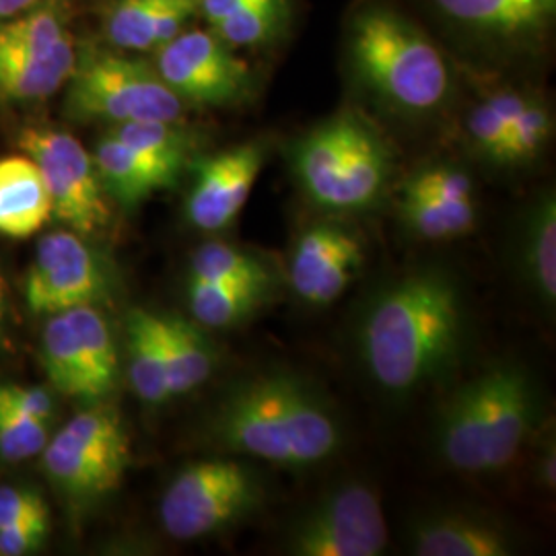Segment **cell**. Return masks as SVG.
Wrapping results in <instances>:
<instances>
[{
  "instance_id": "ab89813d",
  "label": "cell",
  "mask_w": 556,
  "mask_h": 556,
  "mask_svg": "<svg viewBox=\"0 0 556 556\" xmlns=\"http://www.w3.org/2000/svg\"><path fill=\"white\" fill-rule=\"evenodd\" d=\"M536 477L542 486L555 489L556 484V452L555 443H546L540 452L536 462Z\"/></svg>"
},
{
  "instance_id": "8fae6325",
  "label": "cell",
  "mask_w": 556,
  "mask_h": 556,
  "mask_svg": "<svg viewBox=\"0 0 556 556\" xmlns=\"http://www.w3.org/2000/svg\"><path fill=\"white\" fill-rule=\"evenodd\" d=\"M397 217L410 236L447 241L468 236L477 227L475 181L452 163H431L404 179Z\"/></svg>"
},
{
  "instance_id": "4fadbf2b",
  "label": "cell",
  "mask_w": 556,
  "mask_h": 556,
  "mask_svg": "<svg viewBox=\"0 0 556 556\" xmlns=\"http://www.w3.org/2000/svg\"><path fill=\"white\" fill-rule=\"evenodd\" d=\"M363 245L349 227L321 220L299 236L289 260V282L303 303H334L363 270Z\"/></svg>"
},
{
  "instance_id": "8992f818",
  "label": "cell",
  "mask_w": 556,
  "mask_h": 556,
  "mask_svg": "<svg viewBox=\"0 0 556 556\" xmlns=\"http://www.w3.org/2000/svg\"><path fill=\"white\" fill-rule=\"evenodd\" d=\"M68 80V110L80 119L179 122L184 112V101L157 71L137 60L96 54L75 66Z\"/></svg>"
},
{
  "instance_id": "8d00e7d4",
  "label": "cell",
  "mask_w": 556,
  "mask_h": 556,
  "mask_svg": "<svg viewBox=\"0 0 556 556\" xmlns=\"http://www.w3.org/2000/svg\"><path fill=\"white\" fill-rule=\"evenodd\" d=\"M48 534V517H34L0 530V556H21L36 551Z\"/></svg>"
},
{
  "instance_id": "7402d4cb",
  "label": "cell",
  "mask_w": 556,
  "mask_h": 556,
  "mask_svg": "<svg viewBox=\"0 0 556 556\" xmlns=\"http://www.w3.org/2000/svg\"><path fill=\"white\" fill-rule=\"evenodd\" d=\"M75 66V43L68 34L41 52H0V98L43 100L71 79Z\"/></svg>"
},
{
  "instance_id": "6da1fadb",
  "label": "cell",
  "mask_w": 556,
  "mask_h": 556,
  "mask_svg": "<svg viewBox=\"0 0 556 556\" xmlns=\"http://www.w3.org/2000/svg\"><path fill=\"white\" fill-rule=\"evenodd\" d=\"M464 326L456 278L439 268L415 270L367 305L358 324V357L381 390L408 394L452 369Z\"/></svg>"
},
{
  "instance_id": "cb8c5ba5",
  "label": "cell",
  "mask_w": 556,
  "mask_h": 556,
  "mask_svg": "<svg viewBox=\"0 0 556 556\" xmlns=\"http://www.w3.org/2000/svg\"><path fill=\"white\" fill-rule=\"evenodd\" d=\"M163 353L169 396L200 388L215 369V351L197 324L176 316H161Z\"/></svg>"
},
{
  "instance_id": "1f68e13d",
  "label": "cell",
  "mask_w": 556,
  "mask_h": 556,
  "mask_svg": "<svg viewBox=\"0 0 556 556\" xmlns=\"http://www.w3.org/2000/svg\"><path fill=\"white\" fill-rule=\"evenodd\" d=\"M289 17V0H258L236 15L213 25L227 46L256 48L275 40Z\"/></svg>"
},
{
  "instance_id": "ffe728a7",
  "label": "cell",
  "mask_w": 556,
  "mask_h": 556,
  "mask_svg": "<svg viewBox=\"0 0 556 556\" xmlns=\"http://www.w3.org/2000/svg\"><path fill=\"white\" fill-rule=\"evenodd\" d=\"M517 264L534 298L555 309L556 202L553 192L540 194L526 211L517 231Z\"/></svg>"
},
{
  "instance_id": "d6986e66",
  "label": "cell",
  "mask_w": 556,
  "mask_h": 556,
  "mask_svg": "<svg viewBox=\"0 0 556 556\" xmlns=\"http://www.w3.org/2000/svg\"><path fill=\"white\" fill-rule=\"evenodd\" d=\"M197 13L199 0H116L105 20V36L122 50H160Z\"/></svg>"
},
{
  "instance_id": "d4e9b609",
  "label": "cell",
  "mask_w": 556,
  "mask_h": 556,
  "mask_svg": "<svg viewBox=\"0 0 556 556\" xmlns=\"http://www.w3.org/2000/svg\"><path fill=\"white\" fill-rule=\"evenodd\" d=\"M128 355H130V383L142 402L163 404L169 400L163 328L160 314L147 309H132L128 314Z\"/></svg>"
},
{
  "instance_id": "4316f807",
  "label": "cell",
  "mask_w": 556,
  "mask_h": 556,
  "mask_svg": "<svg viewBox=\"0 0 556 556\" xmlns=\"http://www.w3.org/2000/svg\"><path fill=\"white\" fill-rule=\"evenodd\" d=\"M62 314L68 318L79 340L87 378L91 386V397L93 402L103 400L114 390L118 376V355L110 326L91 305H79Z\"/></svg>"
},
{
  "instance_id": "3957f363",
  "label": "cell",
  "mask_w": 556,
  "mask_h": 556,
  "mask_svg": "<svg viewBox=\"0 0 556 556\" xmlns=\"http://www.w3.org/2000/svg\"><path fill=\"white\" fill-rule=\"evenodd\" d=\"M346 54L358 85L396 116L431 118L452 98L454 75L441 48L386 0L358 4Z\"/></svg>"
},
{
  "instance_id": "30bf717a",
  "label": "cell",
  "mask_w": 556,
  "mask_h": 556,
  "mask_svg": "<svg viewBox=\"0 0 556 556\" xmlns=\"http://www.w3.org/2000/svg\"><path fill=\"white\" fill-rule=\"evenodd\" d=\"M157 75L181 101L236 108L252 98L250 66L215 31H181L157 50Z\"/></svg>"
},
{
  "instance_id": "d6a6232c",
  "label": "cell",
  "mask_w": 556,
  "mask_h": 556,
  "mask_svg": "<svg viewBox=\"0 0 556 556\" xmlns=\"http://www.w3.org/2000/svg\"><path fill=\"white\" fill-rule=\"evenodd\" d=\"M553 137V116L542 101L530 96L507 128L503 167H519L536 161Z\"/></svg>"
},
{
  "instance_id": "e0dca14e",
  "label": "cell",
  "mask_w": 556,
  "mask_h": 556,
  "mask_svg": "<svg viewBox=\"0 0 556 556\" xmlns=\"http://www.w3.org/2000/svg\"><path fill=\"white\" fill-rule=\"evenodd\" d=\"M410 553L418 556H507L516 553L509 532L489 517L466 511L429 514L408 530Z\"/></svg>"
},
{
  "instance_id": "7c38bea8",
  "label": "cell",
  "mask_w": 556,
  "mask_h": 556,
  "mask_svg": "<svg viewBox=\"0 0 556 556\" xmlns=\"http://www.w3.org/2000/svg\"><path fill=\"white\" fill-rule=\"evenodd\" d=\"M105 295V277L87 243L59 231L40 241L29 270L25 298L36 314H62L79 305H91Z\"/></svg>"
},
{
  "instance_id": "836d02e7",
  "label": "cell",
  "mask_w": 556,
  "mask_h": 556,
  "mask_svg": "<svg viewBox=\"0 0 556 556\" xmlns=\"http://www.w3.org/2000/svg\"><path fill=\"white\" fill-rule=\"evenodd\" d=\"M68 31L64 29L60 15L46 9H29L25 15L11 17L7 23H0V52H41L62 40Z\"/></svg>"
},
{
  "instance_id": "2e32d148",
  "label": "cell",
  "mask_w": 556,
  "mask_h": 556,
  "mask_svg": "<svg viewBox=\"0 0 556 556\" xmlns=\"http://www.w3.org/2000/svg\"><path fill=\"white\" fill-rule=\"evenodd\" d=\"M439 15L475 40L503 46H534L556 15V0H431Z\"/></svg>"
},
{
  "instance_id": "484cf974",
  "label": "cell",
  "mask_w": 556,
  "mask_h": 556,
  "mask_svg": "<svg viewBox=\"0 0 556 556\" xmlns=\"http://www.w3.org/2000/svg\"><path fill=\"white\" fill-rule=\"evenodd\" d=\"M270 291L206 278H188L190 314L206 328H233L252 318Z\"/></svg>"
},
{
  "instance_id": "9c48e42d",
  "label": "cell",
  "mask_w": 556,
  "mask_h": 556,
  "mask_svg": "<svg viewBox=\"0 0 556 556\" xmlns=\"http://www.w3.org/2000/svg\"><path fill=\"white\" fill-rule=\"evenodd\" d=\"M20 142L38 165L52 213L62 223L83 236L98 233L110 223V206L96 163L79 140L60 130L29 128Z\"/></svg>"
},
{
  "instance_id": "83f0119b",
  "label": "cell",
  "mask_w": 556,
  "mask_h": 556,
  "mask_svg": "<svg viewBox=\"0 0 556 556\" xmlns=\"http://www.w3.org/2000/svg\"><path fill=\"white\" fill-rule=\"evenodd\" d=\"M530 96L517 89H498L472 108L466 118V139L480 160L503 167L507 128Z\"/></svg>"
},
{
  "instance_id": "74e56055",
  "label": "cell",
  "mask_w": 556,
  "mask_h": 556,
  "mask_svg": "<svg viewBox=\"0 0 556 556\" xmlns=\"http://www.w3.org/2000/svg\"><path fill=\"white\" fill-rule=\"evenodd\" d=\"M0 396L11 402L15 408L27 413L29 417L38 418L46 422L52 415V400L38 388H21V386H9L0 383Z\"/></svg>"
},
{
  "instance_id": "d590c367",
  "label": "cell",
  "mask_w": 556,
  "mask_h": 556,
  "mask_svg": "<svg viewBox=\"0 0 556 556\" xmlns=\"http://www.w3.org/2000/svg\"><path fill=\"white\" fill-rule=\"evenodd\" d=\"M34 517H48V509L38 493L0 486V530Z\"/></svg>"
},
{
  "instance_id": "5bb4252c",
  "label": "cell",
  "mask_w": 556,
  "mask_h": 556,
  "mask_svg": "<svg viewBox=\"0 0 556 556\" xmlns=\"http://www.w3.org/2000/svg\"><path fill=\"white\" fill-rule=\"evenodd\" d=\"M266 161V144L250 140L199 161L188 219L200 231H223L238 219Z\"/></svg>"
},
{
  "instance_id": "ac0fdd59",
  "label": "cell",
  "mask_w": 556,
  "mask_h": 556,
  "mask_svg": "<svg viewBox=\"0 0 556 556\" xmlns=\"http://www.w3.org/2000/svg\"><path fill=\"white\" fill-rule=\"evenodd\" d=\"M497 367L486 472H497L514 462L540 417V397L532 376L517 363H497Z\"/></svg>"
},
{
  "instance_id": "ba28073f",
  "label": "cell",
  "mask_w": 556,
  "mask_h": 556,
  "mask_svg": "<svg viewBox=\"0 0 556 556\" xmlns=\"http://www.w3.org/2000/svg\"><path fill=\"white\" fill-rule=\"evenodd\" d=\"M388 528L376 491L349 482L328 491L289 528L287 553L295 556H378Z\"/></svg>"
},
{
  "instance_id": "60d3db41",
  "label": "cell",
  "mask_w": 556,
  "mask_h": 556,
  "mask_svg": "<svg viewBox=\"0 0 556 556\" xmlns=\"http://www.w3.org/2000/svg\"><path fill=\"white\" fill-rule=\"evenodd\" d=\"M40 0H0V20H11L34 9Z\"/></svg>"
},
{
  "instance_id": "f546056e",
  "label": "cell",
  "mask_w": 556,
  "mask_h": 556,
  "mask_svg": "<svg viewBox=\"0 0 556 556\" xmlns=\"http://www.w3.org/2000/svg\"><path fill=\"white\" fill-rule=\"evenodd\" d=\"M190 277L250 285L266 291L275 287V275L268 262L225 241H206L200 245L190 260Z\"/></svg>"
},
{
  "instance_id": "5b68a950",
  "label": "cell",
  "mask_w": 556,
  "mask_h": 556,
  "mask_svg": "<svg viewBox=\"0 0 556 556\" xmlns=\"http://www.w3.org/2000/svg\"><path fill=\"white\" fill-rule=\"evenodd\" d=\"M262 501L264 489L254 468L233 457L200 459L169 482L161 498V523L176 540H199L248 519Z\"/></svg>"
},
{
  "instance_id": "f35d334b",
  "label": "cell",
  "mask_w": 556,
  "mask_h": 556,
  "mask_svg": "<svg viewBox=\"0 0 556 556\" xmlns=\"http://www.w3.org/2000/svg\"><path fill=\"white\" fill-rule=\"evenodd\" d=\"M258 0H199V11L208 20L211 25L236 15Z\"/></svg>"
},
{
  "instance_id": "b9f144b4",
  "label": "cell",
  "mask_w": 556,
  "mask_h": 556,
  "mask_svg": "<svg viewBox=\"0 0 556 556\" xmlns=\"http://www.w3.org/2000/svg\"><path fill=\"white\" fill-rule=\"evenodd\" d=\"M0 321H2V285H0Z\"/></svg>"
},
{
  "instance_id": "7a4b0ae2",
  "label": "cell",
  "mask_w": 556,
  "mask_h": 556,
  "mask_svg": "<svg viewBox=\"0 0 556 556\" xmlns=\"http://www.w3.org/2000/svg\"><path fill=\"white\" fill-rule=\"evenodd\" d=\"M213 438L229 454L285 468L334 456L342 429L330 404L305 379L270 371L231 386L213 417Z\"/></svg>"
},
{
  "instance_id": "603a6c76",
  "label": "cell",
  "mask_w": 556,
  "mask_h": 556,
  "mask_svg": "<svg viewBox=\"0 0 556 556\" xmlns=\"http://www.w3.org/2000/svg\"><path fill=\"white\" fill-rule=\"evenodd\" d=\"M93 163L103 190L126 208L137 206L160 190L172 188L179 178L167 167L132 151L112 132L96 147Z\"/></svg>"
},
{
  "instance_id": "44dd1931",
  "label": "cell",
  "mask_w": 556,
  "mask_h": 556,
  "mask_svg": "<svg viewBox=\"0 0 556 556\" xmlns=\"http://www.w3.org/2000/svg\"><path fill=\"white\" fill-rule=\"evenodd\" d=\"M52 215V202L38 165L27 155L0 160V233L25 239Z\"/></svg>"
},
{
  "instance_id": "4dcf8cb0",
  "label": "cell",
  "mask_w": 556,
  "mask_h": 556,
  "mask_svg": "<svg viewBox=\"0 0 556 556\" xmlns=\"http://www.w3.org/2000/svg\"><path fill=\"white\" fill-rule=\"evenodd\" d=\"M112 135L142 157L167 167L178 176L192 153V139L184 128H179L178 122H124L116 124Z\"/></svg>"
},
{
  "instance_id": "f1b7e54d",
  "label": "cell",
  "mask_w": 556,
  "mask_h": 556,
  "mask_svg": "<svg viewBox=\"0 0 556 556\" xmlns=\"http://www.w3.org/2000/svg\"><path fill=\"white\" fill-rule=\"evenodd\" d=\"M41 358L48 378L60 394L93 402L79 340L64 314L48 319L41 337Z\"/></svg>"
},
{
  "instance_id": "9a60e30c",
  "label": "cell",
  "mask_w": 556,
  "mask_h": 556,
  "mask_svg": "<svg viewBox=\"0 0 556 556\" xmlns=\"http://www.w3.org/2000/svg\"><path fill=\"white\" fill-rule=\"evenodd\" d=\"M497 365L462 386L439 415V456L459 472H486V443L497 392Z\"/></svg>"
},
{
  "instance_id": "52a82bcc",
  "label": "cell",
  "mask_w": 556,
  "mask_h": 556,
  "mask_svg": "<svg viewBox=\"0 0 556 556\" xmlns=\"http://www.w3.org/2000/svg\"><path fill=\"white\" fill-rule=\"evenodd\" d=\"M130 464V443L112 408L83 410L48 447L43 468L64 491L83 498L116 491Z\"/></svg>"
},
{
  "instance_id": "277c9868",
  "label": "cell",
  "mask_w": 556,
  "mask_h": 556,
  "mask_svg": "<svg viewBox=\"0 0 556 556\" xmlns=\"http://www.w3.org/2000/svg\"><path fill=\"white\" fill-rule=\"evenodd\" d=\"M289 160L305 197L330 213L376 208L394 174L388 140L355 110H344L303 135Z\"/></svg>"
},
{
  "instance_id": "e575fe53",
  "label": "cell",
  "mask_w": 556,
  "mask_h": 556,
  "mask_svg": "<svg viewBox=\"0 0 556 556\" xmlns=\"http://www.w3.org/2000/svg\"><path fill=\"white\" fill-rule=\"evenodd\" d=\"M46 447V422L29 417L0 396V456L17 462Z\"/></svg>"
}]
</instances>
